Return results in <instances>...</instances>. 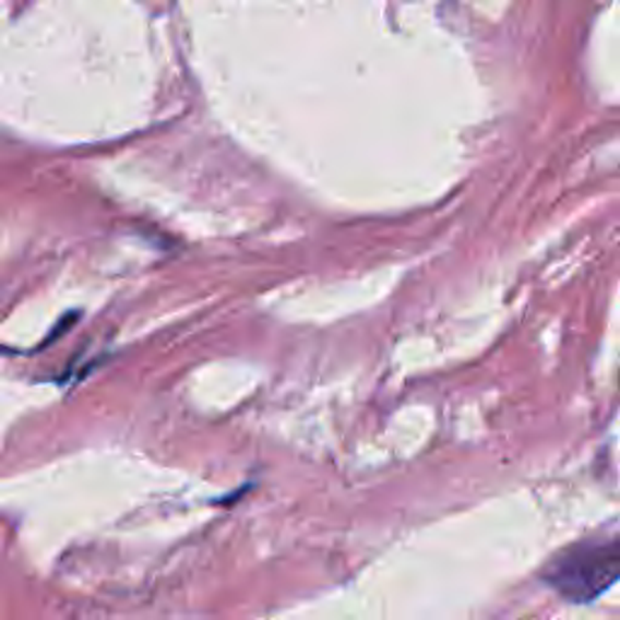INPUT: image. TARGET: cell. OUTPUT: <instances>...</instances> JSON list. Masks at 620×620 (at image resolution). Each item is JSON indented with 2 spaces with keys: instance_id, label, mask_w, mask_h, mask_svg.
I'll use <instances>...</instances> for the list:
<instances>
[{
  "instance_id": "1",
  "label": "cell",
  "mask_w": 620,
  "mask_h": 620,
  "mask_svg": "<svg viewBox=\"0 0 620 620\" xmlns=\"http://www.w3.org/2000/svg\"><path fill=\"white\" fill-rule=\"evenodd\" d=\"M546 582L570 604H589L620 582V534L577 542L550 562Z\"/></svg>"
}]
</instances>
